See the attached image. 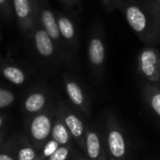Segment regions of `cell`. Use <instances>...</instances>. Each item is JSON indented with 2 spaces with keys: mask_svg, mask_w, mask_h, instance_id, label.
Segmentation results:
<instances>
[{
  "mask_svg": "<svg viewBox=\"0 0 160 160\" xmlns=\"http://www.w3.org/2000/svg\"><path fill=\"white\" fill-rule=\"evenodd\" d=\"M119 9L129 27L145 46L159 44V20L142 0H124Z\"/></svg>",
  "mask_w": 160,
  "mask_h": 160,
  "instance_id": "1",
  "label": "cell"
},
{
  "mask_svg": "<svg viewBox=\"0 0 160 160\" xmlns=\"http://www.w3.org/2000/svg\"><path fill=\"white\" fill-rule=\"evenodd\" d=\"M56 107L50 104L42 112L29 116L26 122V137L32 145L38 150L51 138Z\"/></svg>",
  "mask_w": 160,
  "mask_h": 160,
  "instance_id": "2",
  "label": "cell"
},
{
  "mask_svg": "<svg viewBox=\"0 0 160 160\" xmlns=\"http://www.w3.org/2000/svg\"><path fill=\"white\" fill-rule=\"evenodd\" d=\"M105 146L107 153L115 160H128V143L124 130L116 116L108 112L106 115Z\"/></svg>",
  "mask_w": 160,
  "mask_h": 160,
  "instance_id": "3",
  "label": "cell"
},
{
  "mask_svg": "<svg viewBox=\"0 0 160 160\" xmlns=\"http://www.w3.org/2000/svg\"><path fill=\"white\" fill-rule=\"evenodd\" d=\"M87 53L91 73L96 80L100 81L104 75L106 62L105 37L100 23H96L92 29Z\"/></svg>",
  "mask_w": 160,
  "mask_h": 160,
  "instance_id": "4",
  "label": "cell"
},
{
  "mask_svg": "<svg viewBox=\"0 0 160 160\" xmlns=\"http://www.w3.org/2000/svg\"><path fill=\"white\" fill-rule=\"evenodd\" d=\"M137 72L145 82L160 81V51L154 46L143 47L137 55Z\"/></svg>",
  "mask_w": 160,
  "mask_h": 160,
  "instance_id": "5",
  "label": "cell"
},
{
  "mask_svg": "<svg viewBox=\"0 0 160 160\" xmlns=\"http://www.w3.org/2000/svg\"><path fill=\"white\" fill-rule=\"evenodd\" d=\"M56 112L67 126L72 140L77 143L80 149L85 153V131L86 128L82 119L75 111L70 109L65 103H60L56 107Z\"/></svg>",
  "mask_w": 160,
  "mask_h": 160,
  "instance_id": "6",
  "label": "cell"
},
{
  "mask_svg": "<svg viewBox=\"0 0 160 160\" xmlns=\"http://www.w3.org/2000/svg\"><path fill=\"white\" fill-rule=\"evenodd\" d=\"M64 86L67 96L71 104L81 113H82L86 117H89L91 115L90 101L82 86L78 82L77 80L67 75L64 76Z\"/></svg>",
  "mask_w": 160,
  "mask_h": 160,
  "instance_id": "7",
  "label": "cell"
},
{
  "mask_svg": "<svg viewBox=\"0 0 160 160\" xmlns=\"http://www.w3.org/2000/svg\"><path fill=\"white\" fill-rule=\"evenodd\" d=\"M12 7L20 29L27 35H32L38 19L32 5L27 0H12Z\"/></svg>",
  "mask_w": 160,
  "mask_h": 160,
  "instance_id": "8",
  "label": "cell"
},
{
  "mask_svg": "<svg viewBox=\"0 0 160 160\" xmlns=\"http://www.w3.org/2000/svg\"><path fill=\"white\" fill-rule=\"evenodd\" d=\"M84 154L89 160H108L105 142L100 133L92 127L86 128Z\"/></svg>",
  "mask_w": 160,
  "mask_h": 160,
  "instance_id": "9",
  "label": "cell"
},
{
  "mask_svg": "<svg viewBox=\"0 0 160 160\" xmlns=\"http://www.w3.org/2000/svg\"><path fill=\"white\" fill-rule=\"evenodd\" d=\"M38 19L40 22V25L47 32L49 37L53 41L54 45L60 47L63 42V38L59 31L56 16L53 14V12L48 8L41 7L38 8Z\"/></svg>",
  "mask_w": 160,
  "mask_h": 160,
  "instance_id": "10",
  "label": "cell"
},
{
  "mask_svg": "<svg viewBox=\"0 0 160 160\" xmlns=\"http://www.w3.org/2000/svg\"><path fill=\"white\" fill-rule=\"evenodd\" d=\"M49 105V95L43 90H35L26 96L22 108L28 116H32L42 112Z\"/></svg>",
  "mask_w": 160,
  "mask_h": 160,
  "instance_id": "11",
  "label": "cell"
},
{
  "mask_svg": "<svg viewBox=\"0 0 160 160\" xmlns=\"http://www.w3.org/2000/svg\"><path fill=\"white\" fill-rule=\"evenodd\" d=\"M141 96L155 117L160 122V88L157 84L144 82L142 86Z\"/></svg>",
  "mask_w": 160,
  "mask_h": 160,
  "instance_id": "12",
  "label": "cell"
},
{
  "mask_svg": "<svg viewBox=\"0 0 160 160\" xmlns=\"http://www.w3.org/2000/svg\"><path fill=\"white\" fill-rule=\"evenodd\" d=\"M32 35L38 53L42 57H51L55 52V45L42 26L36 23Z\"/></svg>",
  "mask_w": 160,
  "mask_h": 160,
  "instance_id": "13",
  "label": "cell"
},
{
  "mask_svg": "<svg viewBox=\"0 0 160 160\" xmlns=\"http://www.w3.org/2000/svg\"><path fill=\"white\" fill-rule=\"evenodd\" d=\"M56 21L59 27V31L62 38L66 41L72 49L78 47V36L74 22L66 15H56Z\"/></svg>",
  "mask_w": 160,
  "mask_h": 160,
  "instance_id": "14",
  "label": "cell"
},
{
  "mask_svg": "<svg viewBox=\"0 0 160 160\" xmlns=\"http://www.w3.org/2000/svg\"><path fill=\"white\" fill-rule=\"evenodd\" d=\"M15 153L17 160H37L38 151L26 136L15 138Z\"/></svg>",
  "mask_w": 160,
  "mask_h": 160,
  "instance_id": "15",
  "label": "cell"
},
{
  "mask_svg": "<svg viewBox=\"0 0 160 160\" xmlns=\"http://www.w3.org/2000/svg\"><path fill=\"white\" fill-rule=\"evenodd\" d=\"M51 138L57 142L60 145H68L72 144V137L65 125L64 121L60 117V115L56 112V115L53 121Z\"/></svg>",
  "mask_w": 160,
  "mask_h": 160,
  "instance_id": "16",
  "label": "cell"
},
{
  "mask_svg": "<svg viewBox=\"0 0 160 160\" xmlns=\"http://www.w3.org/2000/svg\"><path fill=\"white\" fill-rule=\"evenodd\" d=\"M0 76H2L7 81L16 85H21L24 83L26 80V75L24 71L21 69L19 67L1 61H0Z\"/></svg>",
  "mask_w": 160,
  "mask_h": 160,
  "instance_id": "17",
  "label": "cell"
},
{
  "mask_svg": "<svg viewBox=\"0 0 160 160\" xmlns=\"http://www.w3.org/2000/svg\"><path fill=\"white\" fill-rule=\"evenodd\" d=\"M0 160H17L15 153V138H10L0 147Z\"/></svg>",
  "mask_w": 160,
  "mask_h": 160,
  "instance_id": "18",
  "label": "cell"
},
{
  "mask_svg": "<svg viewBox=\"0 0 160 160\" xmlns=\"http://www.w3.org/2000/svg\"><path fill=\"white\" fill-rule=\"evenodd\" d=\"M60 146V144L55 142L53 139L50 138L43 145L42 147L38 150V157L37 160H46L49 158Z\"/></svg>",
  "mask_w": 160,
  "mask_h": 160,
  "instance_id": "19",
  "label": "cell"
},
{
  "mask_svg": "<svg viewBox=\"0 0 160 160\" xmlns=\"http://www.w3.org/2000/svg\"><path fill=\"white\" fill-rule=\"evenodd\" d=\"M72 153V144L60 145L57 150L46 160H70Z\"/></svg>",
  "mask_w": 160,
  "mask_h": 160,
  "instance_id": "20",
  "label": "cell"
},
{
  "mask_svg": "<svg viewBox=\"0 0 160 160\" xmlns=\"http://www.w3.org/2000/svg\"><path fill=\"white\" fill-rule=\"evenodd\" d=\"M15 101L14 94L5 88H0V109L9 107Z\"/></svg>",
  "mask_w": 160,
  "mask_h": 160,
  "instance_id": "21",
  "label": "cell"
},
{
  "mask_svg": "<svg viewBox=\"0 0 160 160\" xmlns=\"http://www.w3.org/2000/svg\"><path fill=\"white\" fill-rule=\"evenodd\" d=\"M12 0H0V12L7 19H10L12 14Z\"/></svg>",
  "mask_w": 160,
  "mask_h": 160,
  "instance_id": "22",
  "label": "cell"
},
{
  "mask_svg": "<svg viewBox=\"0 0 160 160\" xmlns=\"http://www.w3.org/2000/svg\"><path fill=\"white\" fill-rule=\"evenodd\" d=\"M124 0H102L107 12H112L114 9H119Z\"/></svg>",
  "mask_w": 160,
  "mask_h": 160,
  "instance_id": "23",
  "label": "cell"
},
{
  "mask_svg": "<svg viewBox=\"0 0 160 160\" xmlns=\"http://www.w3.org/2000/svg\"><path fill=\"white\" fill-rule=\"evenodd\" d=\"M65 6L68 8L73 9V10H79L81 8L80 1L79 0H60Z\"/></svg>",
  "mask_w": 160,
  "mask_h": 160,
  "instance_id": "24",
  "label": "cell"
},
{
  "mask_svg": "<svg viewBox=\"0 0 160 160\" xmlns=\"http://www.w3.org/2000/svg\"><path fill=\"white\" fill-rule=\"evenodd\" d=\"M146 5V4H145ZM147 6V5H146ZM152 11H153V13L157 16V18L159 20L160 22V6H147Z\"/></svg>",
  "mask_w": 160,
  "mask_h": 160,
  "instance_id": "25",
  "label": "cell"
},
{
  "mask_svg": "<svg viewBox=\"0 0 160 160\" xmlns=\"http://www.w3.org/2000/svg\"><path fill=\"white\" fill-rule=\"evenodd\" d=\"M70 160H89L87 158L86 155L84 154H82V153H76V155H73L71 158H70Z\"/></svg>",
  "mask_w": 160,
  "mask_h": 160,
  "instance_id": "26",
  "label": "cell"
},
{
  "mask_svg": "<svg viewBox=\"0 0 160 160\" xmlns=\"http://www.w3.org/2000/svg\"><path fill=\"white\" fill-rule=\"evenodd\" d=\"M31 5H32V7H33V8H34V11H35V13H36V15L38 17V0H27Z\"/></svg>",
  "mask_w": 160,
  "mask_h": 160,
  "instance_id": "27",
  "label": "cell"
},
{
  "mask_svg": "<svg viewBox=\"0 0 160 160\" xmlns=\"http://www.w3.org/2000/svg\"><path fill=\"white\" fill-rule=\"evenodd\" d=\"M147 6H160V0H142Z\"/></svg>",
  "mask_w": 160,
  "mask_h": 160,
  "instance_id": "28",
  "label": "cell"
},
{
  "mask_svg": "<svg viewBox=\"0 0 160 160\" xmlns=\"http://www.w3.org/2000/svg\"><path fill=\"white\" fill-rule=\"evenodd\" d=\"M5 120H6L5 115H4V114H0V130H1V128H3V126H4Z\"/></svg>",
  "mask_w": 160,
  "mask_h": 160,
  "instance_id": "29",
  "label": "cell"
},
{
  "mask_svg": "<svg viewBox=\"0 0 160 160\" xmlns=\"http://www.w3.org/2000/svg\"><path fill=\"white\" fill-rule=\"evenodd\" d=\"M4 140H5V133L3 131H0V147L4 143Z\"/></svg>",
  "mask_w": 160,
  "mask_h": 160,
  "instance_id": "30",
  "label": "cell"
},
{
  "mask_svg": "<svg viewBox=\"0 0 160 160\" xmlns=\"http://www.w3.org/2000/svg\"><path fill=\"white\" fill-rule=\"evenodd\" d=\"M107 154H108V153H107ZM108 160H115V159H114V158H113L112 157H111V156H110V155L108 154Z\"/></svg>",
  "mask_w": 160,
  "mask_h": 160,
  "instance_id": "31",
  "label": "cell"
},
{
  "mask_svg": "<svg viewBox=\"0 0 160 160\" xmlns=\"http://www.w3.org/2000/svg\"><path fill=\"white\" fill-rule=\"evenodd\" d=\"M157 85H158V87H159V88H160V81H159V82H158V83Z\"/></svg>",
  "mask_w": 160,
  "mask_h": 160,
  "instance_id": "32",
  "label": "cell"
},
{
  "mask_svg": "<svg viewBox=\"0 0 160 160\" xmlns=\"http://www.w3.org/2000/svg\"><path fill=\"white\" fill-rule=\"evenodd\" d=\"M0 39H1V38H0Z\"/></svg>",
  "mask_w": 160,
  "mask_h": 160,
  "instance_id": "33",
  "label": "cell"
}]
</instances>
